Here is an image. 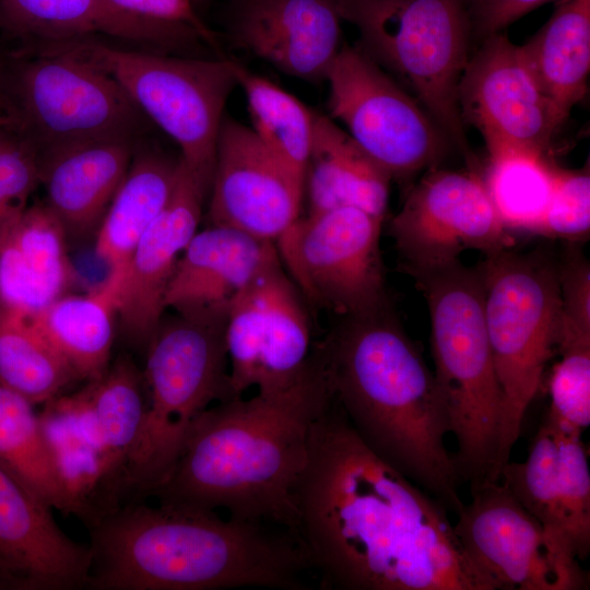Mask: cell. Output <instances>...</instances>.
<instances>
[{
	"instance_id": "1",
	"label": "cell",
	"mask_w": 590,
	"mask_h": 590,
	"mask_svg": "<svg viewBox=\"0 0 590 590\" xmlns=\"http://www.w3.org/2000/svg\"><path fill=\"white\" fill-rule=\"evenodd\" d=\"M295 538L327 589L499 590L446 507L376 455L332 398L295 493Z\"/></svg>"
},
{
	"instance_id": "2",
	"label": "cell",
	"mask_w": 590,
	"mask_h": 590,
	"mask_svg": "<svg viewBox=\"0 0 590 590\" xmlns=\"http://www.w3.org/2000/svg\"><path fill=\"white\" fill-rule=\"evenodd\" d=\"M331 400L314 349L291 386L208 408L153 496L161 505L225 509L240 520L275 523L295 536L296 487Z\"/></svg>"
},
{
	"instance_id": "3",
	"label": "cell",
	"mask_w": 590,
	"mask_h": 590,
	"mask_svg": "<svg viewBox=\"0 0 590 590\" xmlns=\"http://www.w3.org/2000/svg\"><path fill=\"white\" fill-rule=\"evenodd\" d=\"M93 590L305 589L309 567L294 535L212 510L132 502L94 518Z\"/></svg>"
},
{
	"instance_id": "4",
	"label": "cell",
	"mask_w": 590,
	"mask_h": 590,
	"mask_svg": "<svg viewBox=\"0 0 590 590\" xmlns=\"http://www.w3.org/2000/svg\"><path fill=\"white\" fill-rule=\"evenodd\" d=\"M333 399L358 437L456 515L462 484L433 370L390 307L344 318L315 347Z\"/></svg>"
},
{
	"instance_id": "5",
	"label": "cell",
	"mask_w": 590,
	"mask_h": 590,
	"mask_svg": "<svg viewBox=\"0 0 590 590\" xmlns=\"http://www.w3.org/2000/svg\"><path fill=\"white\" fill-rule=\"evenodd\" d=\"M228 305L162 316L146 346V405L138 441L118 480L122 496L153 495L199 416L234 397L226 344Z\"/></svg>"
},
{
	"instance_id": "6",
	"label": "cell",
	"mask_w": 590,
	"mask_h": 590,
	"mask_svg": "<svg viewBox=\"0 0 590 590\" xmlns=\"http://www.w3.org/2000/svg\"><path fill=\"white\" fill-rule=\"evenodd\" d=\"M411 276L428 307L433 373L457 441L452 458L460 480L470 487L498 481L503 399L479 269L459 260Z\"/></svg>"
},
{
	"instance_id": "7",
	"label": "cell",
	"mask_w": 590,
	"mask_h": 590,
	"mask_svg": "<svg viewBox=\"0 0 590 590\" xmlns=\"http://www.w3.org/2000/svg\"><path fill=\"white\" fill-rule=\"evenodd\" d=\"M479 263L483 312L503 411L496 474L509 461L545 367L557 352L560 298L557 260L542 249L507 247Z\"/></svg>"
},
{
	"instance_id": "8",
	"label": "cell",
	"mask_w": 590,
	"mask_h": 590,
	"mask_svg": "<svg viewBox=\"0 0 590 590\" xmlns=\"http://www.w3.org/2000/svg\"><path fill=\"white\" fill-rule=\"evenodd\" d=\"M335 1L342 20L358 31V48L405 83L470 168H476L458 102L470 58L468 0Z\"/></svg>"
},
{
	"instance_id": "9",
	"label": "cell",
	"mask_w": 590,
	"mask_h": 590,
	"mask_svg": "<svg viewBox=\"0 0 590 590\" xmlns=\"http://www.w3.org/2000/svg\"><path fill=\"white\" fill-rule=\"evenodd\" d=\"M45 44L108 73L175 141L182 163L210 190L224 108L238 86L236 61L123 49L91 37Z\"/></svg>"
},
{
	"instance_id": "10",
	"label": "cell",
	"mask_w": 590,
	"mask_h": 590,
	"mask_svg": "<svg viewBox=\"0 0 590 590\" xmlns=\"http://www.w3.org/2000/svg\"><path fill=\"white\" fill-rule=\"evenodd\" d=\"M44 47L15 80L19 134L37 154L93 140H134L146 117L122 87L90 61Z\"/></svg>"
},
{
	"instance_id": "11",
	"label": "cell",
	"mask_w": 590,
	"mask_h": 590,
	"mask_svg": "<svg viewBox=\"0 0 590 590\" xmlns=\"http://www.w3.org/2000/svg\"><path fill=\"white\" fill-rule=\"evenodd\" d=\"M381 220L351 206L300 215L276 240L283 268L306 303L343 318L389 306Z\"/></svg>"
},
{
	"instance_id": "12",
	"label": "cell",
	"mask_w": 590,
	"mask_h": 590,
	"mask_svg": "<svg viewBox=\"0 0 590 590\" xmlns=\"http://www.w3.org/2000/svg\"><path fill=\"white\" fill-rule=\"evenodd\" d=\"M328 110L391 179L437 167L451 144L417 99L358 47L342 46L328 73Z\"/></svg>"
},
{
	"instance_id": "13",
	"label": "cell",
	"mask_w": 590,
	"mask_h": 590,
	"mask_svg": "<svg viewBox=\"0 0 590 590\" xmlns=\"http://www.w3.org/2000/svg\"><path fill=\"white\" fill-rule=\"evenodd\" d=\"M453 530L499 590H585L581 562L512 496L502 481L471 487Z\"/></svg>"
},
{
	"instance_id": "14",
	"label": "cell",
	"mask_w": 590,
	"mask_h": 590,
	"mask_svg": "<svg viewBox=\"0 0 590 590\" xmlns=\"http://www.w3.org/2000/svg\"><path fill=\"white\" fill-rule=\"evenodd\" d=\"M402 261L412 275L460 260L467 250L485 255L514 247L500 222L482 174L433 167L411 187L389 224Z\"/></svg>"
},
{
	"instance_id": "15",
	"label": "cell",
	"mask_w": 590,
	"mask_h": 590,
	"mask_svg": "<svg viewBox=\"0 0 590 590\" xmlns=\"http://www.w3.org/2000/svg\"><path fill=\"white\" fill-rule=\"evenodd\" d=\"M305 304L280 257L231 300L226 344L234 397L251 387L282 389L302 375L311 353Z\"/></svg>"
},
{
	"instance_id": "16",
	"label": "cell",
	"mask_w": 590,
	"mask_h": 590,
	"mask_svg": "<svg viewBox=\"0 0 590 590\" xmlns=\"http://www.w3.org/2000/svg\"><path fill=\"white\" fill-rule=\"evenodd\" d=\"M464 125L482 134L488 156L528 150L550 156L559 121L522 49L506 35L492 34L470 57L459 82Z\"/></svg>"
},
{
	"instance_id": "17",
	"label": "cell",
	"mask_w": 590,
	"mask_h": 590,
	"mask_svg": "<svg viewBox=\"0 0 590 590\" xmlns=\"http://www.w3.org/2000/svg\"><path fill=\"white\" fill-rule=\"evenodd\" d=\"M208 197L210 225L275 243L302 215L304 184L251 128L224 117Z\"/></svg>"
},
{
	"instance_id": "18",
	"label": "cell",
	"mask_w": 590,
	"mask_h": 590,
	"mask_svg": "<svg viewBox=\"0 0 590 590\" xmlns=\"http://www.w3.org/2000/svg\"><path fill=\"white\" fill-rule=\"evenodd\" d=\"M499 481L580 562L588 558L590 471L580 434L545 415L527 459L508 461Z\"/></svg>"
},
{
	"instance_id": "19",
	"label": "cell",
	"mask_w": 590,
	"mask_h": 590,
	"mask_svg": "<svg viewBox=\"0 0 590 590\" xmlns=\"http://www.w3.org/2000/svg\"><path fill=\"white\" fill-rule=\"evenodd\" d=\"M51 509L0 468V589L86 588L90 546L69 538Z\"/></svg>"
},
{
	"instance_id": "20",
	"label": "cell",
	"mask_w": 590,
	"mask_h": 590,
	"mask_svg": "<svg viewBox=\"0 0 590 590\" xmlns=\"http://www.w3.org/2000/svg\"><path fill=\"white\" fill-rule=\"evenodd\" d=\"M208 194L209 189L181 161L175 188L139 239L121 283L117 316L131 344L145 349L164 315L167 285L184 249L199 228Z\"/></svg>"
},
{
	"instance_id": "21",
	"label": "cell",
	"mask_w": 590,
	"mask_h": 590,
	"mask_svg": "<svg viewBox=\"0 0 590 590\" xmlns=\"http://www.w3.org/2000/svg\"><path fill=\"white\" fill-rule=\"evenodd\" d=\"M341 21L335 0H240L232 32L285 75L317 84L342 48Z\"/></svg>"
},
{
	"instance_id": "22",
	"label": "cell",
	"mask_w": 590,
	"mask_h": 590,
	"mask_svg": "<svg viewBox=\"0 0 590 590\" xmlns=\"http://www.w3.org/2000/svg\"><path fill=\"white\" fill-rule=\"evenodd\" d=\"M135 142L103 139L38 154L44 203L67 236L96 231L130 167Z\"/></svg>"
},
{
	"instance_id": "23",
	"label": "cell",
	"mask_w": 590,
	"mask_h": 590,
	"mask_svg": "<svg viewBox=\"0 0 590 590\" xmlns=\"http://www.w3.org/2000/svg\"><path fill=\"white\" fill-rule=\"evenodd\" d=\"M0 19L11 31L43 43L104 35L164 54L204 44L185 25L131 14L110 0H0Z\"/></svg>"
},
{
	"instance_id": "24",
	"label": "cell",
	"mask_w": 590,
	"mask_h": 590,
	"mask_svg": "<svg viewBox=\"0 0 590 590\" xmlns=\"http://www.w3.org/2000/svg\"><path fill=\"white\" fill-rule=\"evenodd\" d=\"M67 233L44 202L28 205L0 237V308L33 318L74 280Z\"/></svg>"
},
{
	"instance_id": "25",
	"label": "cell",
	"mask_w": 590,
	"mask_h": 590,
	"mask_svg": "<svg viewBox=\"0 0 590 590\" xmlns=\"http://www.w3.org/2000/svg\"><path fill=\"white\" fill-rule=\"evenodd\" d=\"M279 257L274 241L236 228L209 225L198 229L184 249L167 285L165 309L181 311L229 305Z\"/></svg>"
},
{
	"instance_id": "26",
	"label": "cell",
	"mask_w": 590,
	"mask_h": 590,
	"mask_svg": "<svg viewBox=\"0 0 590 590\" xmlns=\"http://www.w3.org/2000/svg\"><path fill=\"white\" fill-rule=\"evenodd\" d=\"M391 177L329 115L315 110L305 174L308 213L351 206L384 221Z\"/></svg>"
},
{
	"instance_id": "27",
	"label": "cell",
	"mask_w": 590,
	"mask_h": 590,
	"mask_svg": "<svg viewBox=\"0 0 590 590\" xmlns=\"http://www.w3.org/2000/svg\"><path fill=\"white\" fill-rule=\"evenodd\" d=\"M122 273L108 272L87 294H63L30 320L76 380L99 377L110 364Z\"/></svg>"
},
{
	"instance_id": "28",
	"label": "cell",
	"mask_w": 590,
	"mask_h": 590,
	"mask_svg": "<svg viewBox=\"0 0 590 590\" xmlns=\"http://www.w3.org/2000/svg\"><path fill=\"white\" fill-rule=\"evenodd\" d=\"M181 160L152 149L135 150L128 173L96 232L95 252L108 272L122 273L144 232L166 205Z\"/></svg>"
},
{
	"instance_id": "29",
	"label": "cell",
	"mask_w": 590,
	"mask_h": 590,
	"mask_svg": "<svg viewBox=\"0 0 590 590\" xmlns=\"http://www.w3.org/2000/svg\"><path fill=\"white\" fill-rule=\"evenodd\" d=\"M522 49L563 125L587 94L590 0H559L550 19Z\"/></svg>"
},
{
	"instance_id": "30",
	"label": "cell",
	"mask_w": 590,
	"mask_h": 590,
	"mask_svg": "<svg viewBox=\"0 0 590 590\" xmlns=\"http://www.w3.org/2000/svg\"><path fill=\"white\" fill-rule=\"evenodd\" d=\"M84 416L114 474V487L140 436L146 393L143 371L122 354L78 392Z\"/></svg>"
},
{
	"instance_id": "31",
	"label": "cell",
	"mask_w": 590,
	"mask_h": 590,
	"mask_svg": "<svg viewBox=\"0 0 590 590\" xmlns=\"http://www.w3.org/2000/svg\"><path fill=\"white\" fill-rule=\"evenodd\" d=\"M0 468L51 508L78 516L56 470L34 404L1 381Z\"/></svg>"
},
{
	"instance_id": "32",
	"label": "cell",
	"mask_w": 590,
	"mask_h": 590,
	"mask_svg": "<svg viewBox=\"0 0 590 590\" xmlns=\"http://www.w3.org/2000/svg\"><path fill=\"white\" fill-rule=\"evenodd\" d=\"M252 131L303 184L312 141L314 114L296 96L237 62Z\"/></svg>"
},
{
	"instance_id": "33",
	"label": "cell",
	"mask_w": 590,
	"mask_h": 590,
	"mask_svg": "<svg viewBox=\"0 0 590 590\" xmlns=\"http://www.w3.org/2000/svg\"><path fill=\"white\" fill-rule=\"evenodd\" d=\"M556 167L551 156L528 150L488 156L482 177L510 234H538L553 192Z\"/></svg>"
},
{
	"instance_id": "34",
	"label": "cell",
	"mask_w": 590,
	"mask_h": 590,
	"mask_svg": "<svg viewBox=\"0 0 590 590\" xmlns=\"http://www.w3.org/2000/svg\"><path fill=\"white\" fill-rule=\"evenodd\" d=\"M75 377L26 318L0 308V381L34 405L63 393Z\"/></svg>"
},
{
	"instance_id": "35",
	"label": "cell",
	"mask_w": 590,
	"mask_h": 590,
	"mask_svg": "<svg viewBox=\"0 0 590 590\" xmlns=\"http://www.w3.org/2000/svg\"><path fill=\"white\" fill-rule=\"evenodd\" d=\"M548 378L546 415L567 430L582 435L590 424V346L558 353Z\"/></svg>"
},
{
	"instance_id": "36",
	"label": "cell",
	"mask_w": 590,
	"mask_h": 590,
	"mask_svg": "<svg viewBox=\"0 0 590 590\" xmlns=\"http://www.w3.org/2000/svg\"><path fill=\"white\" fill-rule=\"evenodd\" d=\"M560 321L557 353L590 346V264L576 243L557 260Z\"/></svg>"
},
{
	"instance_id": "37",
	"label": "cell",
	"mask_w": 590,
	"mask_h": 590,
	"mask_svg": "<svg viewBox=\"0 0 590 590\" xmlns=\"http://www.w3.org/2000/svg\"><path fill=\"white\" fill-rule=\"evenodd\" d=\"M589 232V170L557 166L553 192L536 235L579 243L588 238Z\"/></svg>"
},
{
	"instance_id": "38",
	"label": "cell",
	"mask_w": 590,
	"mask_h": 590,
	"mask_svg": "<svg viewBox=\"0 0 590 590\" xmlns=\"http://www.w3.org/2000/svg\"><path fill=\"white\" fill-rule=\"evenodd\" d=\"M8 127V126H7ZM0 130V237L28 206L39 186V157L20 134Z\"/></svg>"
},
{
	"instance_id": "39",
	"label": "cell",
	"mask_w": 590,
	"mask_h": 590,
	"mask_svg": "<svg viewBox=\"0 0 590 590\" xmlns=\"http://www.w3.org/2000/svg\"><path fill=\"white\" fill-rule=\"evenodd\" d=\"M118 8L152 21L185 25L193 30L206 46L220 52L219 38L200 17L192 0H110Z\"/></svg>"
},
{
	"instance_id": "40",
	"label": "cell",
	"mask_w": 590,
	"mask_h": 590,
	"mask_svg": "<svg viewBox=\"0 0 590 590\" xmlns=\"http://www.w3.org/2000/svg\"><path fill=\"white\" fill-rule=\"evenodd\" d=\"M553 0H468L471 30L485 38Z\"/></svg>"
},
{
	"instance_id": "41",
	"label": "cell",
	"mask_w": 590,
	"mask_h": 590,
	"mask_svg": "<svg viewBox=\"0 0 590 590\" xmlns=\"http://www.w3.org/2000/svg\"><path fill=\"white\" fill-rule=\"evenodd\" d=\"M11 123L10 118L0 116V130Z\"/></svg>"
},
{
	"instance_id": "42",
	"label": "cell",
	"mask_w": 590,
	"mask_h": 590,
	"mask_svg": "<svg viewBox=\"0 0 590 590\" xmlns=\"http://www.w3.org/2000/svg\"><path fill=\"white\" fill-rule=\"evenodd\" d=\"M192 1L197 5V3H202V2L210 1V0H192Z\"/></svg>"
}]
</instances>
